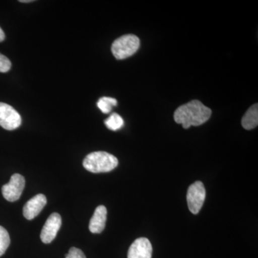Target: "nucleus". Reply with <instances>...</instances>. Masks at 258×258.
Returning <instances> with one entry per match:
<instances>
[{"instance_id": "obj_1", "label": "nucleus", "mask_w": 258, "mask_h": 258, "mask_svg": "<svg viewBox=\"0 0 258 258\" xmlns=\"http://www.w3.org/2000/svg\"><path fill=\"white\" fill-rule=\"evenodd\" d=\"M212 110L198 100H193L179 106L174 112V119L176 123L182 125L183 128L198 126L210 119Z\"/></svg>"}, {"instance_id": "obj_2", "label": "nucleus", "mask_w": 258, "mask_h": 258, "mask_svg": "<svg viewBox=\"0 0 258 258\" xmlns=\"http://www.w3.org/2000/svg\"><path fill=\"white\" fill-rule=\"evenodd\" d=\"M118 164V159L115 156L105 152L91 153L83 160L85 169L92 173L109 172Z\"/></svg>"}, {"instance_id": "obj_3", "label": "nucleus", "mask_w": 258, "mask_h": 258, "mask_svg": "<svg viewBox=\"0 0 258 258\" xmlns=\"http://www.w3.org/2000/svg\"><path fill=\"white\" fill-rule=\"evenodd\" d=\"M140 47V40L136 35H125L118 37L112 44L111 52L117 60H123L135 54Z\"/></svg>"}, {"instance_id": "obj_4", "label": "nucleus", "mask_w": 258, "mask_h": 258, "mask_svg": "<svg viewBox=\"0 0 258 258\" xmlns=\"http://www.w3.org/2000/svg\"><path fill=\"white\" fill-rule=\"evenodd\" d=\"M206 198V190L202 181H195L190 185L186 195L188 208L194 215H197L203 208Z\"/></svg>"}, {"instance_id": "obj_5", "label": "nucleus", "mask_w": 258, "mask_h": 258, "mask_svg": "<svg viewBox=\"0 0 258 258\" xmlns=\"http://www.w3.org/2000/svg\"><path fill=\"white\" fill-rule=\"evenodd\" d=\"M22 118L13 107L5 103H0V125L8 131H13L20 126Z\"/></svg>"}, {"instance_id": "obj_6", "label": "nucleus", "mask_w": 258, "mask_h": 258, "mask_svg": "<svg viewBox=\"0 0 258 258\" xmlns=\"http://www.w3.org/2000/svg\"><path fill=\"white\" fill-rule=\"evenodd\" d=\"M25 186V179L21 174H15L10 178L9 183L2 188L5 200L15 202L20 199Z\"/></svg>"}, {"instance_id": "obj_7", "label": "nucleus", "mask_w": 258, "mask_h": 258, "mask_svg": "<svg viewBox=\"0 0 258 258\" xmlns=\"http://www.w3.org/2000/svg\"><path fill=\"white\" fill-rule=\"evenodd\" d=\"M62 219L58 213L51 214L50 217L47 218L45 225L40 234V239L42 242L45 244L50 243L54 240L57 235V232L60 230Z\"/></svg>"}, {"instance_id": "obj_8", "label": "nucleus", "mask_w": 258, "mask_h": 258, "mask_svg": "<svg viewBox=\"0 0 258 258\" xmlns=\"http://www.w3.org/2000/svg\"><path fill=\"white\" fill-rule=\"evenodd\" d=\"M152 252L150 241L145 237H140L129 247L128 258H152Z\"/></svg>"}, {"instance_id": "obj_9", "label": "nucleus", "mask_w": 258, "mask_h": 258, "mask_svg": "<svg viewBox=\"0 0 258 258\" xmlns=\"http://www.w3.org/2000/svg\"><path fill=\"white\" fill-rule=\"evenodd\" d=\"M47 203L46 197L42 194L30 199L23 208V215L27 220H33L41 212Z\"/></svg>"}, {"instance_id": "obj_10", "label": "nucleus", "mask_w": 258, "mask_h": 258, "mask_svg": "<svg viewBox=\"0 0 258 258\" xmlns=\"http://www.w3.org/2000/svg\"><path fill=\"white\" fill-rule=\"evenodd\" d=\"M107 219V209L103 205L98 206L95 210L89 223V230L92 233H101L104 230Z\"/></svg>"}, {"instance_id": "obj_11", "label": "nucleus", "mask_w": 258, "mask_h": 258, "mask_svg": "<svg viewBox=\"0 0 258 258\" xmlns=\"http://www.w3.org/2000/svg\"><path fill=\"white\" fill-rule=\"evenodd\" d=\"M258 125V104L252 105L242 117V125L246 130H252Z\"/></svg>"}, {"instance_id": "obj_12", "label": "nucleus", "mask_w": 258, "mask_h": 258, "mask_svg": "<svg viewBox=\"0 0 258 258\" xmlns=\"http://www.w3.org/2000/svg\"><path fill=\"white\" fill-rule=\"evenodd\" d=\"M105 125L111 131L119 130L124 125V121L119 114L116 113H112L104 121Z\"/></svg>"}, {"instance_id": "obj_13", "label": "nucleus", "mask_w": 258, "mask_h": 258, "mask_svg": "<svg viewBox=\"0 0 258 258\" xmlns=\"http://www.w3.org/2000/svg\"><path fill=\"white\" fill-rule=\"evenodd\" d=\"M117 101L111 97H103L98 100L97 106L103 113H109L113 107L117 106Z\"/></svg>"}, {"instance_id": "obj_14", "label": "nucleus", "mask_w": 258, "mask_h": 258, "mask_svg": "<svg viewBox=\"0 0 258 258\" xmlns=\"http://www.w3.org/2000/svg\"><path fill=\"white\" fill-rule=\"evenodd\" d=\"M10 244V237L8 231L0 226V256L6 252Z\"/></svg>"}, {"instance_id": "obj_15", "label": "nucleus", "mask_w": 258, "mask_h": 258, "mask_svg": "<svg viewBox=\"0 0 258 258\" xmlns=\"http://www.w3.org/2000/svg\"><path fill=\"white\" fill-rule=\"evenodd\" d=\"M11 62L6 56L0 53V73H7L11 69Z\"/></svg>"}, {"instance_id": "obj_16", "label": "nucleus", "mask_w": 258, "mask_h": 258, "mask_svg": "<svg viewBox=\"0 0 258 258\" xmlns=\"http://www.w3.org/2000/svg\"><path fill=\"white\" fill-rule=\"evenodd\" d=\"M64 258H86L82 250L76 247H71L69 253L66 254Z\"/></svg>"}, {"instance_id": "obj_17", "label": "nucleus", "mask_w": 258, "mask_h": 258, "mask_svg": "<svg viewBox=\"0 0 258 258\" xmlns=\"http://www.w3.org/2000/svg\"><path fill=\"white\" fill-rule=\"evenodd\" d=\"M5 35L3 30L0 28V42H3L5 40Z\"/></svg>"}, {"instance_id": "obj_18", "label": "nucleus", "mask_w": 258, "mask_h": 258, "mask_svg": "<svg viewBox=\"0 0 258 258\" xmlns=\"http://www.w3.org/2000/svg\"><path fill=\"white\" fill-rule=\"evenodd\" d=\"M20 3H32V0H20Z\"/></svg>"}]
</instances>
